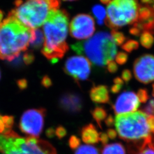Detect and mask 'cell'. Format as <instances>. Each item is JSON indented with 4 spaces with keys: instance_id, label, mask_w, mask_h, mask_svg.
Segmentation results:
<instances>
[{
    "instance_id": "1",
    "label": "cell",
    "mask_w": 154,
    "mask_h": 154,
    "mask_svg": "<svg viewBox=\"0 0 154 154\" xmlns=\"http://www.w3.org/2000/svg\"><path fill=\"white\" fill-rule=\"evenodd\" d=\"M114 120L116 133L132 147L154 148V116L138 111L117 115Z\"/></svg>"
},
{
    "instance_id": "2",
    "label": "cell",
    "mask_w": 154,
    "mask_h": 154,
    "mask_svg": "<svg viewBox=\"0 0 154 154\" xmlns=\"http://www.w3.org/2000/svg\"><path fill=\"white\" fill-rule=\"evenodd\" d=\"M69 14L65 10L50 11L44 23L45 42L42 54L54 63L69 49L66 40L69 29Z\"/></svg>"
},
{
    "instance_id": "3",
    "label": "cell",
    "mask_w": 154,
    "mask_h": 154,
    "mask_svg": "<svg viewBox=\"0 0 154 154\" xmlns=\"http://www.w3.org/2000/svg\"><path fill=\"white\" fill-rule=\"evenodd\" d=\"M31 30L9 13L0 24V60L11 62L28 49Z\"/></svg>"
},
{
    "instance_id": "4",
    "label": "cell",
    "mask_w": 154,
    "mask_h": 154,
    "mask_svg": "<svg viewBox=\"0 0 154 154\" xmlns=\"http://www.w3.org/2000/svg\"><path fill=\"white\" fill-rule=\"evenodd\" d=\"M116 45L110 33L99 32L87 41L72 45V48L78 54L86 56L91 63L102 67L116 58Z\"/></svg>"
},
{
    "instance_id": "5",
    "label": "cell",
    "mask_w": 154,
    "mask_h": 154,
    "mask_svg": "<svg viewBox=\"0 0 154 154\" xmlns=\"http://www.w3.org/2000/svg\"><path fill=\"white\" fill-rule=\"evenodd\" d=\"M10 13L30 29L44 25L50 12L60 8V0H16Z\"/></svg>"
},
{
    "instance_id": "6",
    "label": "cell",
    "mask_w": 154,
    "mask_h": 154,
    "mask_svg": "<svg viewBox=\"0 0 154 154\" xmlns=\"http://www.w3.org/2000/svg\"><path fill=\"white\" fill-rule=\"evenodd\" d=\"M0 152L2 154H57L49 142L32 137L22 138L13 130L0 134Z\"/></svg>"
},
{
    "instance_id": "7",
    "label": "cell",
    "mask_w": 154,
    "mask_h": 154,
    "mask_svg": "<svg viewBox=\"0 0 154 154\" xmlns=\"http://www.w3.org/2000/svg\"><path fill=\"white\" fill-rule=\"evenodd\" d=\"M139 7L138 0H112L107 5L105 23L112 30L132 25L138 18Z\"/></svg>"
},
{
    "instance_id": "8",
    "label": "cell",
    "mask_w": 154,
    "mask_h": 154,
    "mask_svg": "<svg viewBox=\"0 0 154 154\" xmlns=\"http://www.w3.org/2000/svg\"><path fill=\"white\" fill-rule=\"evenodd\" d=\"M46 110L44 108L26 110L21 116L20 128L30 137L38 138L42 133Z\"/></svg>"
},
{
    "instance_id": "9",
    "label": "cell",
    "mask_w": 154,
    "mask_h": 154,
    "mask_svg": "<svg viewBox=\"0 0 154 154\" xmlns=\"http://www.w3.org/2000/svg\"><path fill=\"white\" fill-rule=\"evenodd\" d=\"M91 63L83 56H73L69 58L65 63L63 70L76 82L88 79L91 72Z\"/></svg>"
},
{
    "instance_id": "10",
    "label": "cell",
    "mask_w": 154,
    "mask_h": 154,
    "mask_svg": "<svg viewBox=\"0 0 154 154\" xmlns=\"http://www.w3.org/2000/svg\"><path fill=\"white\" fill-rule=\"evenodd\" d=\"M130 29L131 34L138 36L142 32L154 34V4H140L138 18Z\"/></svg>"
},
{
    "instance_id": "11",
    "label": "cell",
    "mask_w": 154,
    "mask_h": 154,
    "mask_svg": "<svg viewBox=\"0 0 154 154\" xmlns=\"http://www.w3.org/2000/svg\"><path fill=\"white\" fill-rule=\"evenodd\" d=\"M69 28L71 36L77 39L89 38L95 30L93 18L87 14H79L74 17Z\"/></svg>"
},
{
    "instance_id": "12",
    "label": "cell",
    "mask_w": 154,
    "mask_h": 154,
    "mask_svg": "<svg viewBox=\"0 0 154 154\" xmlns=\"http://www.w3.org/2000/svg\"><path fill=\"white\" fill-rule=\"evenodd\" d=\"M134 74L136 79L143 83L154 81V55L144 54L134 63Z\"/></svg>"
},
{
    "instance_id": "13",
    "label": "cell",
    "mask_w": 154,
    "mask_h": 154,
    "mask_svg": "<svg viewBox=\"0 0 154 154\" xmlns=\"http://www.w3.org/2000/svg\"><path fill=\"white\" fill-rule=\"evenodd\" d=\"M138 95L133 91H125L117 98L112 108L115 113L120 115L135 112L140 105Z\"/></svg>"
},
{
    "instance_id": "14",
    "label": "cell",
    "mask_w": 154,
    "mask_h": 154,
    "mask_svg": "<svg viewBox=\"0 0 154 154\" xmlns=\"http://www.w3.org/2000/svg\"><path fill=\"white\" fill-rule=\"evenodd\" d=\"M59 105L61 109L65 112L75 114L82 109L83 101L82 97L75 93H66L62 94L59 100Z\"/></svg>"
},
{
    "instance_id": "15",
    "label": "cell",
    "mask_w": 154,
    "mask_h": 154,
    "mask_svg": "<svg viewBox=\"0 0 154 154\" xmlns=\"http://www.w3.org/2000/svg\"><path fill=\"white\" fill-rule=\"evenodd\" d=\"M90 97L94 103H108L110 100V95L107 87L105 85L94 86L90 91Z\"/></svg>"
},
{
    "instance_id": "16",
    "label": "cell",
    "mask_w": 154,
    "mask_h": 154,
    "mask_svg": "<svg viewBox=\"0 0 154 154\" xmlns=\"http://www.w3.org/2000/svg\"><path fill=\"white\" fill-rule=\"evenodd\" d=\"M81 135L83 142L86 144H96L99 142V133L93 124L83 127Z\"/></svg>"
},
{
    "instance_id": "17",
    "label": "cell",
    "mask_w": 154,
    "mask_h": 154,
    "mask_svg": "<svg viewBox=\"0 0 154 154\" xmlns=\"http://www.w3.org/2000/svg\"><path fill=\"white\" fill-rule=\"evenodd\" d=\"M31 39L29 45L33 49L37 50L41 48L44 44V34L42 31L39 29L31 30Z\"/></svg>"
},
{
    "instance_id": "18",
    "label": "cell",
    "mask_w": 154,
    "mask_h": 154,
    "mask_svg": "<svg viewBox=\"0 0 154 154\" xmlns=\"http://www.w3.org/2000/svg\"><path fill=\"white\" fill-rule=\"evenodd\" d=\"M13 125V116L0 115V134H6L11 132Z\"/></svg>"
},
{
    "instance_id": "19",
    "label": "cell",
    "mask_w": 154,
    "mask_h": 154,
    "mask_svg": "<svg viewBox=\"0 0 154 154\" xmlns=\"http://www.w3.org/2000/svg\"><path fill=\"white\" fill-rule=\"evenodd\" d=\"M102 154H126L124 146L119 143L105 144Z\"/></svg>"
},
{
    "instance_id": "20",
    "label": "cell",
    "mask_w": 154,
    "mask_h": 154,
    "mask_svg": "<svg viewBox=\"0 0 154 154\" xmlns=\"http://www.w3.org/2000/svg\"><path fill=\"white\" fill-rule=\"evenodd\" d=\"M91 114L98 126L102 128V122L107 118V112L106 110L103 107H96L91 111Z\"/></svg>"
},
{
    "instance_id": "21",
    "label": "cell",
    "mask_w": 154,
    "mask_h": 154,
    "mask_svg": "<svg viewBox=\"0 0 154 154\" xmlns=\"http://www.w3.org/2000/svg\"><path fill=\"white\" fill-rule=\"evenodd\" d=\"M92 11L94 16L97 20V23L99 25H103L106 18V11L103 6L100 5L94 6Z\"/></svg>"
},
{
    "instance_id": "22",
    "label": "cell",
    "mask_w": 154,
    "mask_h": 154,
    "mask_svg": "<svg viewBox=\"0 0 154 154\" xmlns=\"http://www.w3.org/2000/svg\"><path fill=\"white\" fill-rule=\"evenodd\" d=\"M140 42L144 48L146 49L151 48L154 43L153 34L149 32H143L140 35Z\"/></svg>"
},
{
    "instance_id": "23",
    "label": "cell",
    "mask_w": 154,
    "mask_h": 154,
    "mask_svg": "<svg viewBox=\"0 0 154 154\" xmlns=\"http://www.w3.org/2000/svg\"><path fill=\"white\" fill-rule=\"evenodd\" d=\"M74 154H99L98 149L91 145L79 146L76 149Z\"/></svg>"
},
{
    "instance_id": "24",
    "label": "cell",
    "mask_w": 154,
    "mask_h": 154,
    "mask_svg": "<svg viewBox=\"0 0 154 154\" xmlns=\"http://www.w3.org/2000/svg\"><path fill=\"white\" fill-rule=\"evenodd\" d=\"M111 34L114 39L116 44L118 45H121L125 42L126 40V37L124 34L121 32L118 31L117 30H112Z\"/></svg>"
},
{
    "instance_id": "25",
    "label": "cell",
    "mask_w": 154,
    "mask_h": 154,
    "mask_svg": "<svg viewBox=\"0 0 154 154\" xmlns=\"http://www.w3.org/2000/svg\"><path fill=\"white\" fill-rule=\"evenodd\" d=\"M139 46V43L137 41L130 39L125 42L122 45V49L128 53H130L134 50L137 49Z\"/></svg>"
},
{
    "instance_id": "26",
    "label": "cell",
    "mask_w": 154,
    "mask_h": 154,
    "mask_svg": "<svg viewBox=\"0 0 154 154\" xmlns=\"http://www.w3.org/2000/svg\"><path fill=\"white\" fill-rule=\"evenodd\" d=\"M124 85V82L121 78L116 77L114 80V85L111 88V92L112 94L118 93Z\"/></svg>"
},
{
    "instance_id": "27",
    "label": "cell",
    "mask_w": 154,
    "mask_h": 154,
    "mask_svg": "<svg viewBox=\"0 0 154 154\" xmlns=\"http://www.w3.org/2000/svg\"><path fill=\"white\" fill-rule=\"evenodd\" d=\"M143 112L149 116H154V99L149 100L148 103L143 109Z\"/></svg>"
},
{
    "instance_id": "28",
    "label": "cell",
    "mask_w": 154,
    "mask_h": 154,
    "mask_svg": "<svg viewBox=\"0 0 154 154\" xmlns=\"http://www.w3.org/2000/svg\"><path fill=\"white\" fill-rule=\"evenodd\" d=\"M35 59V57L32 51H27L24 53L23 56V60L26 65H29L33 63Z\"/></svg>"
},
{
    "instance_id": "29",
    "label": "cell",
    "mask_w": 154,
    "mask_h": 154,
    "mask_svg": "<svg viewBox=\"0 0 154 154\" xmlns=\"http://www.w3.org/2000/svg\"><path fill=\"white\" fill-rule=\"evenodd\" d=\"M127 60H128V55L126 53L119 52L116 55V63L119 65L125 64L127 61Z\"/></svg>"
},
{
    "instance_id": "30",
    "label": "cell",
    "mask_w": 154,
    "mask_h": 154,
    "mask_svg": "<svg viewBox=\"0 0 154 154\" xmlns=\"http://www.w3.org/2000/svg\"><path fill=\"white\" fill-rule=\"evenodd\" d=\"M80 143L79 139L74 135L72 136L69 140V146L72 149H76L80 146Z\"/></svg>"
},
{
    "instance_id": "31",
    "label": "cell",
    "mask_w": 154,
    "mask_h": 154,
    "mask_svg": "<svg viewBox=\"0 0 154 154\" xmlns=\"http://www.w3.org/2000/svg\"><path fill=\"white\" fill-rule=\"evenodd\" d=\"M137 95L140 102L145 103L149 99V94L147 90L145 89H140L138 91Z\"/></svg>"
},
{
    "instance_id": "32",
    "label": "cell",
    "mask_w": 154,
    "mask_h": 154,
    "mask_svg": "<svg viewBox=\"0 0 154 154\" xmlns=\"http://www.w3.org/2000/svg\"><path fill=\"white\" fill-rule=\"evenodd\" d=\"M55 130V135L60 139L65 137L67 134V131L65 128L62 126L57 127Z\"/></svg>"
},
{
    "instance_id": "33",
    "label": "cell",
    "mask_w": 154,
    "mask_h": 154,
    "mask_svg": "<svg viewBox=\"0 0 154 154\" xmlns=\"http://www.w3.org/2000/svg\"><path fill=\"white\" fill-rule=\"evenodd\" d=\"M122 80L125 82L128 83L132 78V74L128 70H125L122 73Z\"/></svg>"
},
{
    "instance_id": "34",
    "label": "cell",
    "mask_w": 154,
    "mask_h": 154,
    "mask_svg": "<svg viewBox=\"0 0 154 154\" xmlns=\"http://www.w3.org/2000/svg\"><path fill=\"white\" fill-rule=\"evenodd\" d=\"M118 69V65L114 61H110L107 64V69L111 73H114L117 72Z\"/></svg>"
},
{
    "instance_id": "35",
    "label": "cell",
    "mask_w": 154,
    "mask_h": 154,
    "mask_svg": "<svg viewBox=\"0 0 154 154\" xmlns=\"http://www.w3.org/2000/svg\"><path fill=\"white\" fill-rule=\"evenodd\" d=\"M52 84V81L49 76L45 75L42 78V79L41 81V85L45 88H49L51 86Z\"/></svg>"
},
{
    "instance_id": "36",
    "label": "cell",
    "mask_w": 154,
    "mask_h": 154,
    "mask_svg": "<svg viewBox=\"0 0 154 154\" xmlns=\"http://www.w3.org/2000/svg\"><path fill=\"white\" fill-rule=\"evenodd\" d=\"M139 151V152L138 154H154V148L149 146H146Z\"/></svg>"
},
{
    "instance_id": "37",
    "label": "cell",
    "mask_w": 154,
    "mask_h": 154,
    "mask_svg": "<svg viewBox=\"0 0 154 154\" xmlns=\"http://www.w3.org/2000/svg\"><path fill=\"white\" fill-rule=\"evenodd\" d=\"M17 84L20 90L26 89L28 87V81L25 79H21L18 80L17 82Z\"/></svg>"
},
{
    "instance_id": "38",
    "label": "cell",
    "mask_w": 154,
    "mask_h": 154,
    "mask_svg": "<svg viewBox=\"0 0 154 154\" xmlns=\"http://www.w3.org/2000/svg\"><path fill=\"white\" fill-rule=\"evenodd\" d=\"M99 141H100L103 144H107V143L109 141V137L107 135L106 133H99Z\"/></svg>"
},
{
    "instance_id": "39",
    "label": "cell",
    "mask_w": 154,
    "mask_h": 154,
    "mask_svg": "<svg viewBox=\"0 0 154 154\" xmlns=\"http://www.w3.org/2000/svg\"><path fill=\"white\" fill-rule=\"evenodd\" d=\"M115 120L113 118V117L111 116H107L106 120H105V123L106 126L108 127L112 126L114 124Z\"/></svg>"
},
{
    "instance_id": "40",
    "label": "cell",
    "mask_w": 154,
    "mask_h": 154,
    "mask_svg": "<svg viewBox=\"0 0 154 154\" xmlns=\"http://www.w3.org/2000/svg\"><path fill=\"white\" fill-rule=\"evenodd\" d=\"M106 134L108 136V137L110 138L111 139H114L116 138L117 133L116 130H114L113 129H109L107 131Z\"/></svg>"
},
{
    "instance_id": "41",
    "label": "cell",
    "mask_w": 154,
    "mask_h": 154,
    "mask_svg": "<svg viewBox=\"0 0 154 154\" xmlns=\"http://www.w3.org/2000/svg\"><path fill=\"white\" fill-rule=\"evenodd\" d=\"M46 134L48 138H53L55 135V130L53 128L50 127L46 130Z\"/></svg>"
},
{
    "instance_id": "42",
    "label": "cell",
    "mask_w": 154,
    "mask_h": 154,
    "mask_svg": "<svg viewBox=\"0 0 154 154\" xmlns=\"http://www.w3.org/2000/svg\"><path fill=\"white\" fill-rule=\"evenodd\" d=\"M112 0H100V1L103 4H109Z\"/></svg>"
},
{
    "instance_id": "43",
    "label": "cell",
    "mask_w": 154,
    "mask_h": 154,
    "mask_svg": "<svg viewBox=\"0 0 154 154\" xmlns=\"http://www.w3.org/2000/svg\"><path fill=\"white\" fill-rule=\"evenodd\" d=\"M3 16H4L3 12L0 10V24H1V23L2 22V18H3Z\"/></svg>"
},
{
    "instance_id": "44",
    "label": "cell",
    "mask_w": 154,
    "mask_h": 154,
    "mask_svg": "<svg viewBox=\"0 0 154 154\" xmlns=\"http://www.w3.org/2000/svg\"><path fill=\"white\" fill-rule=\"evenodd\" d=\"M152 95L154 97V84L153 85V86H152Z\"/></svg>"
},
{
    "instance_id": "45",
    "label": "cell",
    "mask_w": 154,
    "mask_h": 154,
    "mask_svg": "<svg viewBox=\"0 0 154 154\" xmlns=\"http://www.w3.org/2000/svg\"><path fill=\"white\" fill-rule=\"evenodd\" d=\"M63 1H75V0H63Z\"/></svg>"
},
{
    "instance_id": "46",
    "label": "cell",
    "mask_w": 154,
    "mask_h": 154,
    "mask_svg": "<svg viewBox=\"0 0 154 154\" xmlns=\"http://www.w3.org/2000/svg\"><path fill=\"white\" fill-rule=\"evenodd\" d=\"M0 78H1V72H0Z\"/></svg>"
}]
</instances>
